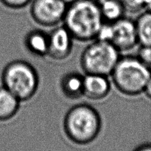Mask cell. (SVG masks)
Instances as JSON below:
<instances>
[{
	"instance_id": "1",
	"label": "cell",
	"mask_w": 151,
	"mask_h": 151,
	"mask_svg": "<svg viewBox=\"0 0 151 151\" xmlns=\"http://www.w3.org/2000/svg\"><path fill=\"white\" fill-rule=\"evenodd\" d=\"M104 22L99 3L92 0H78L69 4L63 17V26L80 41H92Z\"/></svg>"
},
{
	"instance_id": "2",
	"label": "cell",
	"mask_w": 151,
	"mask_h": 151,
	"mask_svg": "<svg viewBox=\"0 0 151 151\" xmlns=\"http://www.w3.org/2000/svg\"><path fill=\"white\" fill-rule=\"evenodd\" d=\"M102 120L99 112L90 105L81 103L71 108L64 116L63 129L75 144L92 142L100 134Z\"/></svg>"
},
{
	"instance_id": "3",
	"label": "cell",
	"mask_w": 151,
	"mask_h": 151,
	"mask_svg": "<svg viewBox=\"0 0 151 151\" xmlns=\"http://www.w3.org/2000/svg\"><path fill=\"white\" fill-rule=\"evenodd\" d=\"M112 81L116 89L127 96H137L144 91L151 71L137 56H121L112 71Z\"/></svg>"
},
{
	"instance_id": "4",
	"label": "cell",
	"mask_w": 151,
	"mask_h": 151,
	"mask_svg": "<svg viewBox=\"0 0 151 151\" xmlns=\"http://www.w3.org/2000/svg\"><path fill=\"white\" fill-rule=\"evenodd\" d=\"M2 86L13 93L21 102L32 98L38 90L39 77L36 69L22 60L10 62L1 73Z\"/></svg>"
},
{
	"instance_id": "5",
	"label": "cell",
	"mask_w": 151,
	"mask_h": 151,
	"mask_svg": "<svg viewBox=\"0 0 151 151\" xmlns=\"http://www.w3.org/2000/svg\"><path fill=\"white\" fill-rule=\"evenodd\" d=\"M119 52L111 43L93 40L81 54V68L85 74L109 76L121 57Z\"/></svg>"
},
{
	"instance_id": "6",
	"label": "cell",
	"mask_w": 151,
	"mask_h": 151,
	"mask_svg": "<svg viewBox=\"0 0 151 151\" xmlns=\"http://www.w3.org/2000/svg\"><path fill=\"white\" fill-rule=\"evenodd\" d=\"M67 6L62 0H32L31 17L41 26H55L63 22Z\"/></svg>"
},
{
	"instance_id": "7",
	"label": "cell",
	"mask_w": 151,
	"mask_h": 151,
	"mask_svg": "<svg viewBox=\"0 0 151 151\" xmlns=\"http://www.w3.org/2000/svg\"><path fill=\"white\" fill-rule=\"evenodd\" d=\"M112 24L114 35L111 44L119 52L132 50L139 44L135 21L122 17Z\"/></svg>"
},
{
	"instance_id": "8",
	"label": "cell",
	"mask_w": 151,
	"mask_h": 151,
	"mask_svg": "<svg viewBox=\"0 0 151 151\" xmlns=\"http://www.w3.org/2000/svg\"><path fill=\"white\" fill-rule=\"evenodd\" d=\"M74 38L64 26L55 28L49 34L47 56L55 60H63L69 57L72 50Z\"/></svg>"
},
{
	"instance_id": "9",
	"label": "cell",
	"mask_w": 151,
	"mask_h": 151,
	"mask_svg": "<svg viewBox=\"0 0 151 151\" xmlns=\"http://www.w3.org/2000/svg\"><path fill=\"white\" fill-rule=\"evenodd\" d=\"M111 83L108 76L97 74H86L83 78V96L89 100H100L108 96Z\"/></svg>"
},
{
	"instance_id": "10",
	"label": "cell",
	"mask_w": 151,
	"mask_h": 151,
	"mask_svg": "<svg viewBox=\"0 0 151 151\" xmlns=\"http://www.w3.org/2000/svg\"><path fill=\"white\" fill-rule=\"evenodd\" d=\"M84 76L78 72H68L60 81V87L63 95L70 100H76L83 96Z\"/></svg>"
},
{
	"instance_id": "11",
	"label": "cell",
	"mask_w": 151,
	"mask_h": 151,
	"mask_svg": "<svg viewBox=\"0 0 151 151\" xmlns=\"http://www.w3.org/2000/svg\"><path fill=\"white\" fill-rule=\"evenodd\" d=\"M24 45L28 51L35 55L39 57L47 56L49 34L41 29L29 31L25 36Z\"/></svg>"
},
{
	"instance_id": "12",
	"label": "cell",
	"mask_w": 151,
	"mask_h": 151,
	"mask_svg": "<svg viewBox=\"0 0 151 151\" xmlns=\"http://www.w3.org/2000/svg\"><path fill=\"white\" fill-rule=\"evenodd\" d=\"M21 101L8 89L0 87V121L12 119L17 114Z\"/></svg>"
},
{
	"instance_id": "13",
	"label": "cell",
	"mask_w": 151,
	"mask_h": 151,
	"mask_svg": "<svg viewBox=\"0 0 151 151\" xmlns=\"http://www.w3.org/2000/svg\"><path fill=\"white\" fill-rule=\"evenodd\" d=\"M99 6L104 22L114 23L124 17L125 10L121 0H103Z\"/></svg>"
},
{
	"instance_id": "14",
	"label": "cell",
	"mask_w": 151,
	"mask_h": 151,
	"mask_svg": "<svg viewBox=\"0 0 151 151\" xmlns=\"http://www.w3.org/2000/svg\"><path fill=\"white\" fill-rule=\"evenodd\" d=\"M139 44L151 46V13L146 10L135 21Z\"/></svg>"
},
{
	"instance_id": "15",
	"label": "cell",
	"mask_w": 151,
	"mask_h": 151,
	"mask_svg": "<svg viewBox=\"0 0 151 151\" xmlns=\"http://www.w3.org/2000/svg\"><path fill=\"white\" fill-rule=\"evenodd\" d=\"M114 35L113 24L110 22H103L100 27L97 31L96 38L94 40H99L101 41L111 43Z\"/></svg>"
},
{
	"instance_id": "16",
	"label": "cell",
	"mask_w": 151,
	"mask_h": 151,
	"mask_svg": "<svg viewBox=\"0 0 151 151\" xmlns=\"http://www.w3.org/2000/svg\"><path fill=\"white\" fill-rule=\"evenodd\" d=\"M125 7V12L137 13L145 9V0H121Z\"/></svg>"
},
{
	"instance_id": "17",
	"label": "cell",
	"mask_w": 151,
	"mask_h": 151,
	"mask_svg": "<svg viewBox=\"0 0 151 151\" xmlns=\"http://www.w3.org/2000/svg\"><path fill=\"white\" fill-rule=\"evenodd\" d=\"M137 57L151 71V46H142L137 52Z\"/></svg>"
},
{
	"instance_id": "18",
	"label": "cell",
	"mask_w": 151,
	"mask_h": 151,
	"mask_svg": "<svg viewBox=\"0 0 151 151\" xmlns=\"http://www.w3.org/2000/svg\"><path fill=\"white\" fill-rule=\"evenodd\" d=\"M32 0H0L5 7L10 9H22L29 4Z\"/></svg>"
},
{
	"instance_id": "19",
	"label": "cell",
	"mask_w": 151,
	"mask_h": 151,
	"mask_svg": "<svg viewBox=\"0 0 151 151\" xmlns=\"http://www.w3.org/2000/svg\"><path fill=\"white\" fill-rule=\"evenodd\" d=\"M143 93L145 94L146 97H147L149 100H151V76L150 77V78H149L147 83H146Z\"/></svg>"
},
{
	"instance_id": "20",
	"label": "cell",
	"mask_w": 151,
	"mask_h": 151,
	"mask_svg": "<svg viewBox=\"0 0 151 151\" xmlns=\"http://www.w3.org/2000/svg\"><path fill=\"white\" fill-rule=\"evenodd\" d=\"M134 151H151V144H143L139 146Z\"/></svg>"
},
{
	"instance_id": "21",
	"label": "cell",
	"mask_w": 151,
	"mask_h": 151,
	"mask_svg": "<svg viewBox=\"0 0 151 151\" xmlns=\"http://www.w3.org/2000/svg\"><path fill=\"white\" fill-rule=\"evenodd\" d=\"M145 10L151 13V0H145Z\"/></svg>"
},
{
	"instance_id": "22",
	"label": "cell",
	"mask_w": 151,
	"mask_h": 151,
	"mask_svg": "<svg viewBox=\"0 0 151 151\" xmlns=\"http://www.w3.org/2000/svg\"><path fill=\"white\" fill-rule=\"evenodd\" d=\"M62 1H64V2L66 3V4H67V5H69V4H72V3L75 2V1H78V0H62Z\"/></svg>"
},
{
	"instance_id": "23",
	"label": "cell",
	"mask_w": 151,
	"mask_h": 151,
	"mask_svg": "<svg viewBox=\"0 0 151 151\" xmlns=\"http://www.w3.org/2000/svg\"><path fill=\"white\" fill-rule=\"evenodd\" d=\"M92 1H95V2H97V3H100V2H101L102 1H103V0H92Z\"/></svg>"
}]
</instances>
